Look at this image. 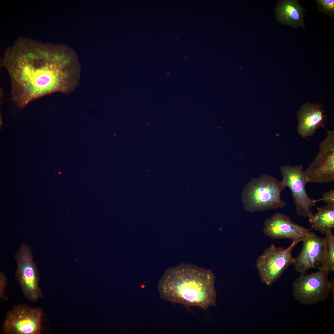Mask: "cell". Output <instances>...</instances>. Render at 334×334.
I'll return each instance as SVG.
<instances>
[{
    "label": "cell",
    "instance_id": "14",
    "mask_svg": "<svg viewBox=\"0 0 334 334\" xmlns=\"http://www.w3.org/2000/svg\"><path fill=\"white\" fill-rule=\"evenodd\" d=\"M317 212L309 219L311 228L325 235L334 228V207L327 205L317 208Z\"/></svg>",
    "mask_w": 334,
    "mask_h": 334
},
{
    "label": "cell",
    "instance_id": "11",
    "mask_svg": "<svg viewBox=\"0 0 334 334\" xmlns=\"http://www.w3.org/2000/svg\"><path fill=\"white\" fill-rule=\"evenodd\" d=\"M263 232L272 239L287 238L299 242L310 232L309 229L294 223L289 216L278 212L265 221Z\"/></svg>",
    "mask_w": 334,
    "mask_h": 334
},
{
    "label": "cell",
    "instance_id": "13",
    "mask_svg": "<svg viewBox=\"0 0 334 334\" xmlns=\"http://www.w3.org/2000/svg\"><path fill=\"white\" fill-rule=\"evenodd\" d=\"M306 9L297 0H279L275 9L276 21L294 28L305 26Z\"/></svg>",
    "mask_w": 334,
    "mask_h": 334
},
{
    "label": "cell",
    "instance_id": "5",
    "mask_svg": "<svg viewBox=\"0 0 334 334\" xmlns=\"http://www.w3.org/2000/svg\"><path fill=\"white\" fill-rule=\"evenodd\" d=\"M299 242L293 241L286 248L272 244L258 257L256 266L262 283L271 285L293 263L294 258L292 256V250Z\"/></svg>",
    "mask_w": 334,
    "mask_h": 334
},
{
    "label": "cell",
    "instance_id": "17",
    "mask_svg": "<svg viewBox=\"0 0 334 334\" xmlns=\"http://www.w3.org/2000/svg\"><path fill=\"white\" fill-rule=\"evenodd\" d=\"M7 280L5 275L2 272H0V298L6 300L8 298L5 293Z\"/></svg>",
    "mask_w": 334,
    "mask_h": 334
},
{
    "label": "cell",
    "instance_id": "7",
    "mask_svg": "<svg viewBox=\"0 0 334 334\" xmlns=\"http://www.w3.org/2000/svg\"><path fill=\"white\" fill-rule=\"evenodd\" d=\"M280 172L281 182L285 187L289 188L291 191L297 214L309 219L312 218L314 214L311 208L321 200L311 199L307 195L306 186L308 182L303 166L282 165Z\"/></svg>",
    "mask_w": 334,
    "mask_h": 334
},
{
    "label": "cell",
    "instance_id": "1",
    "mask_svg": "<svg viewBox=\"0 0 334 334\" xmlns=\"http://www.w3.org/2000/svg\"><path fill=\"white\" fill-rule=\"evenodd\" d=\"M72 63L70 53L61 46L24 38L6 50L2 61L11 79L12 98L21 108L53 92L70 91Z\"/></svg>",
    "mask_w": 334,
    "mask_h": 334
},
{
    "label": "cell",
    "instance_id": "2",
    "mask_svg": "<svg viewBox=\"0 0 334 334\" xmlns=\"http://www.w3.org/2000/svg\"><path fill=\"white\" fill-rule=\"evenodd\" d=\"M215 278L210 270L182 264L166 272L158 289L161 298L173 304L207 309L216 305Z\"/></svg>",
    "mask_w": 334,
    "mask_h": 334
},
{
    "label": "cell",
    "instance_id": "4",
    "mask_svg": "<svg viewBox=\"0 0 334 334\" xmlns=\"http://www.w3.org/2000/svg\"><path fill=\"white\" fill-rule=\"evenodd\" d=\"M329 272L319 269L309 274H301L292 284L293 295L301 304L312 305L325 300L333 288V280L328 279Z\"/></svg>",
    "mask_w": 334,
    "mask_h": 334
},
{
    "label": "cell",
    "instance_id": "10",
    "mask_svg": "<svg viewBox=\"0 0 334 334\" xmlns=\"http://www.w3.org/2000/svg\"><path fill=\"white\" fill-rule=\"evenodd\" d=\"M302 241L301 251L294 258L293 264L298 272L305 274L310 269H319L325 257L326 242L324 238L312 232H310Z\"/></svg>",
    "mask_w": 334,
    "mask_h": 334
},
{
    "label": "cell",
    "instance_id": "15",
    "mask_svg": "<svg viewBox=\"0 0 334 334\" xmlns=\"http://www.w3.org/2000/svg\"><path fill=\"white\" fill-rule=\"evenodd\" d=\"M326 242L324 258L319 269L329 272L334 271V236L332 232L325 235Z\"/></svg>",
    "mask_w": 334,
    "mask_h": 334
},
{
    "label": "cell",
    "instance_id": "16",
    "mask_svg": "<svg viewBox=\"0 0 334 334\" xmlns=\"http://www.w3.org/2000/svg\"><path fill=\"white\" fill-rule=\"evenodd\" d=\"M319 10L325 15L334 18V0H316Z\"/></svg>",
    "mask_w": 334,
    "mask_h": 334
},
{
    "label": "cell",
    "instance_id": "6",
    "mask_svg": "<svg viewBox=\"0 0 334 334\" xmlns=\"http://www.w3.org/2000/svg\"><path fill=\"white\" fill-rule=\"evenodd\" d=\"M15 277L22 291L29 301L35 302L42 297L39 275L32 252L28 245L22 244L15 255Z\"/></svg>",
    "mask_w": 334,
    "mask_h": 334
},
{
    "label": "cell",
    "instance_id": "8",
    "mask_svg": "<svg viewBox=\"0 0 334 334\" xmlns=\"http://www.w3.org/2000/svg\"><path fill=\"white\" fill-rule=\"evenodd\" d=\"M43 316L40 308L17 305L6 313L2 331L5 334H41Z\"/></svg>",
    "mask_w": 334,
    "mask_h": 334
},
{
    "label": "cell",
    "instance_id": "3",
    "mask_svg": "<svg viewBox=\"0 0 334 334\" xmlns=\"http://www.w3.org/2000/svg\"><path fill=\"white\" fill-rule=\"evenodd\" d=\"M285 187L281 181L268 175L252 178L242 191L244 209L253 212L283 208L286 203L281 199L280 195Z\"/></svg>",
    "mask_w": 334,
    "mask_h": 334
},
{
    "label": "cell",
    "instance_id": "12",
    "mask_svg": "<svg viewBox=\"0 0 334 334\" xmlns=\"http://www.w3.org/2000/svg\"><path fill=\"white\" fill-rule=\"evenodd\" d=\"M297 117V132L302 138L312 136L319 128H325L326 117L319 104H304L298 111Z\"/></svg>",
    "mask_w": 334,
    "mask_h": 334
},
{
    "label": "cell",
    "instance_id": "18",
    "mask_svg": "<svg viewBox=\"0 0 334 334\" xmlns=\"http://www.w3.org/2000/svg\"><path fill=\"white\" fill-rule=\"evenodd\" d=\"M320 200L326 203L327 205L334 207V190L323 193Z\"/></svg>",
    "mask_w": 334,
    "mask_h": 334
},
{
    "label": "cell",
    "instance_id": "9",
    "mask_svg": "<svg viewBox=\"0 0 334 334\" xmlns=\"http://www.w3.org/2000/svg\"><path fill=\"white\" fill-rule=\"evenodd\" d=\"M326 131V137L320 143L317 155L304 170L308 182L334 181V131Z\"/></svg>",
    "mask_w": 334,
    "mask_h": 334
}]
</instances>
